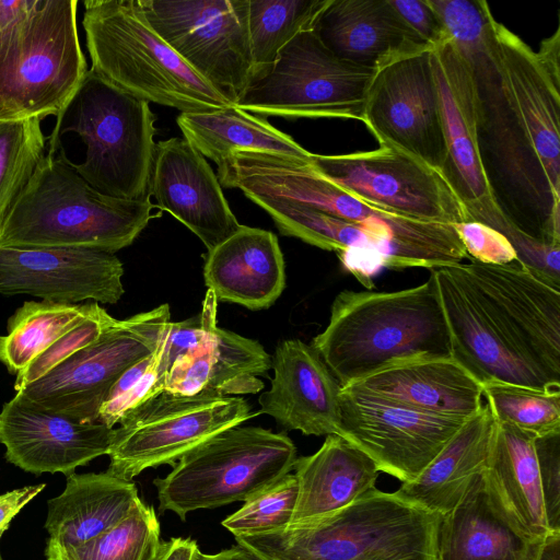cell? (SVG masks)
Wrapping results in <instances>:
<instances>
[{
  "label": "cell",
  "instance_id": "cell-1",
  "mask_svg": "<svg viewBox=\"0 0 560 560\" xmlns=\"http://www.w3.org/2000/svg\"><path fill=\"white\" fill-rule=\"evenodd\" d=\"M431 5L470 69L479 156L495 206L522 235L560 246V81L487 1Z\"/></svg>",
  "mask_w": 560,
  "mask_h": 560
},
{
  "label": "cell",
  "instance_id": "cell-2",
  "mask_svg": "<svg viewBox=\"0 0 560 560\" xmlns=\"http://www.w3.org/2000/svg\"><path fill=\"white\" fill-rule=\"evenodd\" d=\"M311 346L341 387L398 361L452 357L433 275L398 291L339 292L328 325Z\"/></svg>",
  "mask_w": 560,
  "mask_h": 560
},
{
  "label": "cell",
  "instance_id": "cell-3",
  "mask_svg": "<svg viewBox=\"0 0 560 560\" xmlns=\"http://www.w3.org/2000/svg\"><path fill=\"white\" fill-rule=\"evenodd\" d=\"M155 206L104 195L48 151L0 223V246L90 248L115 254L145 229Z\"/></svg>",
  "mask_w": 560,
  "mask_h": 560
},
{
  "label": "cell",
  "instance_id": "cell-4",
  "mask_svg": "<svg viewBox=\"0 0 560 560\" xmlns=\"http://www.w3.org/2000/svg\"><path fill=\"white\" fill-rule=\"evenodd\" d=\"M77 0H0V120L58 116L88 72Z\"/></svg>",
  "mask_w": 560,
  "mask_h": 560
},
{
  "label": "cell",
  "instance_id": "cell-5",
  "mask_svg": "<svg viewBox=\"0 0 560 560\" xmlns=\"http://www.w3.org/2000/svg\"><path fill=\"white\" fill-rule=\"evenodd\" d=\"M441 520L373 489L315 522L235 540L264 560H438Z\"/></svg>",
  "mask_w": 560,
  "mask_h": 560
},
{
  "label": "cell",
  "instance_id": "cell-6",
  "mask_svg": "<svg viewBox=\"0 0 560 560\" xmlns=\"http://www.w3.org/2000/svg\"><path fill=\"white\" fill-rule=\"evenodd\" d=\"M83 28L92 68L130 94L180 114L234 106L154 31L138 0H86Z\"/></svg>",
  "mask_w": 560,
  "mask_h": 560
},
{
  "label": "cell",
  "instance_id": "cell-7",
  "mask_svg": "<svg viewBox=\"0 0 560 560\" xmlns=\"http://www.w3.org/2000/svg\"><path fill=\"white\" fill-rule=\"evenodd\" d=\"M155 116L149 102L116 86L93 69L57 116L49 150L75 132L86 147L77 172L97 191L128 200L150 199Z\"/></svg>",
  "mask_w": 560,
  "mask_h": 560
},
{
  "label": "cell",
  "instance_id": "cell-8",
  "mask_svg": "<svg viewBox=\"0 0 560 560\" xmlns=\"http://www.w3.org/2000/svg\"><path fill=\"white\" fill-rule=\"evenodd\" d=\"M296 447L284 433L235 425L198 444L155 478L161 512L188 513L245 502L291 472Z\"/></svg>",
  "mask_w": 560,
  "mask_h": 560
},
{
  "label": "cell",
  "instance_id": "cell-9",
  "mask_svg": "<svg viewBox=\"0 0 560 560\" xmlns=\"http://www.w3.org/2000/svg\"><path fill=\"white\" fill-rule=\"evenodd\" d=\"M375 71L339 58L311 28L299 33L275 63L252 80L235 106L265 118L362 121Z\"/></svg>",
  "mask_w": 560,
  "mask_h": 560
},
{
  "label": "cell",
  "instance_id": "cell-10",
  "mask_svg": "<svg viewBox=\"0 0 560 560\" xmlns=\"http://www.w3.org/2000/svg\"><path fill=\"white\" fill-rule=\"evenodd\" d=\"M257 415L238 396L210 389L192 396L162 392L126 413L114 429L107 471L132 480L147 468L174 465L207 439Z\"/></svg>",
  "mask_w": 560,
  "mask_h": 560
},
{
  "label": "cell",
  "instance_id": "cell-11",
  "mask_svg": "<svg viewBox=\"0 0 560 560\" xmlns=\"http://www.w3.org/2000/svg\"><path fill=\"white\" fill-rule=\"evenodd\" d=\"M170 322L168 304L117 319L96 340L15 390L42 409L96 422L113 385L154 351Z\"/></svg>",
  "mask_w": 560,
  "mask_h": 560
},
{
  "label": "cell",
  "instance_id": "cell-12",
  "mask_svg": "<svg viewBox=\"0 0 560 560\" xmlns=\"http://www.w3.org/2000/svg\"><path fill=\"white\" fill-rule=\"evenodd\" d=\"M154 31L234 106L253 79L248 0H138Z\"/></svg>",
  "mask_w": 560,
  "mask_h": 560
},
{
  "label": "cell",
  "instance_id": "cell-13",
  "mask_svg": "<svg viewBox=\"0 0 560 560\" xmlns=\"http://www.w3.org/2000/svg\"><path fill=\"white\" fill-rule=\"evenodd\" d=\"M312 164L364 203L422 222L456 224L467 220L443 173L389 145L337 155H312Z\"/></svg>",
  "mask_w": 560,
  "mask_h": 560
},
{
  "label": "cell",
  "instance_id": "cell-14",
  "mask_svg": "<svg viewBox=\"0 0 560 560\" xmlns=\"http://www.w3.org/2000/svg\"><path fill=\"white\" fill-rule=\"evenodd\" d=\"M431 62L447 150L442 173L463 205L467 220L503 234L514 247L517 260L528 264L537 256L540 243L518 233L501 214L491 196L479 156L476 97L469 66L450 37L431 49Z\"/></svg>",
  "mask_w": 560,
  "mask_h": 560
},
{
  "label": "cell",
  "instance_id": "cell-15",
  "mask_svg": "<svg viewBox=\"0 0 560 560\" xmlns=\"http://www.w3.org/2000/svg\"><path fill=\"white\" fill-rule=\"evenodd\" d=\"M339 416V436L402 483L415 480L466 420L422 412L354 386L340 388Z\"/></svg>",
  "mask_w": 560,
  "mask_h": 560
},
{
  "label": "cell",
  "instance_id": "cell-16",
  "mask_svg": "<svg viewBox=\"0 0 560 560\" xmlns=\"http://www.w3.org/2000/svg\"><path fill=\"white\" fill-rule=\"evenodd\" d=\"M362 122L380 145L394 147L443 171L447 150L431 49L397 58L375 71Z\"/></svg>",
  "mask_w": 560,
  "mask_h": 560
},
{
  "label": "cell",
  "instance_id": "cell-17",
  "mask_svg": "<svg viewBox=\"0 0 560 560\" xmlns=\"http://www.w3.org/2000/svg\"><path fill=\"white\" fill-rule=\"evenodd\" d=\"M447 323L452 357L482 386L502 383L560 392L518 349L472 284L463 262L431 270Z\"/></svg>",
  "mask_w": 560,
  "mask_h": 560
},
{
  "label": "cell",
  "instance_id": "cell-18",
  "mask_svg": "<svg viewBox=\"0 0 560 560\" xmlns=\"http://www.w3.org/2000/svg\"><path fill=\"white\" fill-rule=\"evenodd\" d=\"M270 189L277 200L300 203L394 237L421 268L432 270L468 258L454 225L406 219L371 207L326 179L311 161L281 163Z\"/></svg>",
  "mask_w": 560,
  "mask_h": 560
},
{
  "label": "cell",
  "instance_id": "cell-19",
  "mask_svg": "<svg viewBox=\"0 0 560 560\" xmlns=\"http://www.w3.org/2000/svg\"><path fill=\"white\" fill-rule=\"evenodd\" d=\"M463 267L526 359L560 386V290L518 261Z\"/></svg>",
  "mask_w": 560,
  "mask_h": 560
},
{
  "label": "cell",
  "instance_id": "cell-20",
  "mask_svg": "<svg viewBox=\"0 0 560 560\" xmlns=\"http://www.w3.org/2000/svg\"><path fill=\"white\" fill-rule=\"evenodd\" d=\"M119 258L104 250L0 246V294L4 295L115 304L125 292Z\"/></svg>",
  "mask_w": 560,
  "mask_h": 560
},
{
  "label": "cell",
  "instance_id": "cell-21",
  "mask_svg": "<svg viewBox=\"0 0 560 560\" xmlns=\"http://www.w3.org/2000/svg\"><path fill=\"white\" fill-rule=\"evenodd\" d=\"M114 428L42 409L16 395L0 411V443L9 463L24 471L73 474L107 455Z\"/></svg>",
  "mask_w": 560,
  "mask_h": 560
},
{
  "label": "cell",
  "instance_id": "cell-22",
  "mask_svg": "<svg viewBox=\"0 0 560 560\" xmlns=\"http://www.w3.org/2000/svg\"><path fill=\"white\" fill-rule=\"evenodd\" d=\"M150 192L212 250L242 224L232 212L213 170L184 138L155 143Z\"/></svg>",
  "mask_w": 560,
  "mask_h": 560
},
{
  "label": "cell",
  "instance_id": "cell-23",
  "mask_svg": "<svg viewBox=\"0 0 560 560\" xmlns=\"http://www.w3.org/2000/svg\"><path fill=\"white\" fill-rule=\"evenodd\" d=\"M271 369V386L259 396V413L305 435H339L341 386L311 345L300 339L280 341Z\"/></svg>",
  "mask_w": 560,
  "mask_h": 560
},
{
  "label": "cell",
  "instance_id": "cell-24",
  "mask_svg": "<svg viewBox=\"0 0 560 560\" xmlns=\"http://www.w3.org/2000/svg\"><path fill=\"white\" fill-rule=\"evenodd\" d=\"M534 440L517 428L497 422L481 480L492 512L526 542L538 545L551 530Z\"/></svg>",
  "mask_w": 560,
  "mask_h": 560
},
{
  "label": "cell",
  "instance_id": "cell-25",
  "mask_svg": "<svg viewBox=\"0 0 560 560\" xmlns=\"http://www.w3.org/2000/svg\"><path fill=\"white\" fill-rule=\"evenodd\" d=\"M314 30L336 56L372 70L432 49L404 22L389 0H328Z\"/></svg>",
  "mask_w": 560,
  "mask_h": 560
},
{
  "label": "cell",
  "instance_id": "cell-26",
  "mask_svg": "<svg viewBox=\"0 0 560 560\" xmlns=\"http://www.w3.org/2000/svg\"><path fill=\"white\" fill-rule=\"evenodd\" d=\"M348 386L448 418L467 419L483 405L482 385L453 357L398 361Z\"/></svg>",
  "mask_w": 560,
  "mask_h": 560
},
{
  "label": "cell",
  "instance_id": "cell-27",
  "mask_svg": "<svg viewBox=\"0 0 560 560\" xmlns=\"http://www.w3.org/2000/svg\"><path fill=\"white\" fill-rule=\"evenodd\" d=\"M203 278L217 301L254 311L270 307L285 288L284 258L277 236L241 225L208 252Z\"/></svg>",
  "mask_w": 560,
  "mask_h": 560
},
{
  "label": "cell",
  "instance_id": "cell-28",
  "mask_svg": "<svg viewBox=\"0 0 560 560\" xmlns=\"http://www.w3.org/2000/svg\"><path fill=\"white\" fill-rule=\"evenodd\" d=\"M293 469L298 498L289 527L315 522L349 505L375 489L380 474L365 453L339 435H327L314 454L296 457Z\"/></svg>",
  "mask_w": 560,
  "mask_h": 560
},
{
  "label": "cell",
  "instance_id": "cell-29",
  "mask_svg": "<svg viewBox=\"0 0 560 560\" xmlns=\"http://www.w3.org/2000/svg\"><path fill=\"white\" fill-rule=\"evenodd\" d=\"M495 425L489 407L482 405L425 469L395 493L441 516L452 512L485 470Z\"/></svg>",
  "mask_w": 560,
  "mask_h": 560
},
{
  "label": "cell",
  "instance_id": "cell-30",
  "mask_svg": "<svg viewBox=\"0 0 560 560\" xmlns=\"http://www.w3.org/2000/svg\"><path fill=\"white\" fill-rule=\"evenodd\" d=\"M131 480L109 471L70 474L63 491L48 501L47 544L70 547L117 525L140 502Z\"/></svg>",
  "mask_w": 560,
  "mask_h": 560
},
{
  "label": "cell",
  "instance_id": "cell-31",
  "mask_svg": "<svg viewBox=\"0 0 560 560\" xmlns=\"http://www.w3.org/2000/svg\"><path fill=\"white\" fill-rule=\"evenodd\" d=\"M538 546L526 542L492 512L480 476L464 500L442 516L438 560H535Z\"/></svg>",
  "mask_w": 560,
  "mask_h": 560
},
{
  "label": "cell",
  "instance_id": "cell-32",
  "mask_svg": "<svg viewBox=\"0 0 560 560\" xmlns=\"http://www.w3.org/2000/svg\"><path fill=\"white\" fill-rule=\"evenodd\" d=\"M253 202L273 220L281 234L336 253L348 248L369 249L380 255L387 268L420 267L417 259L394 237L363 224L295 203L256 197Z\"/></svg>",
  "mask_w": 560,
  "mask_h": 560
},
{
  "label": "cell",
  "instance_id": "cell-33",
  "mask_svg": "<svg viewBox=\"0 0 560 560\" xmlns=\"http://www.w3.org/2000/svg\"><path fill=\"white\" fill-rule=\"evenodd\" d=\"M184 139L217 166L233 153L258 151L308 159L313 153L265 117L230 106L208 113L179 114Z\"/></svg>",
  "mask_w": 560,
  "mask_h": 560
},
{
  "label": "cell",
  "instance_id": "cell-34",
  "mask_svg": "<svg viewBox=\"0 0 560 560\" xmlns=\"http://www.w3.org/2000/svg\"><path fill=\"white\" fill-rule=\"evenodd\" d=\"M92 304L25 302L9 318L7 335L0 336V361L11 374L20 373L82 320Z\"/></svg>",
  "mask_w": 560,
  "mask_h": 560
},
{
  "label": "cell",
  "instance_id": "cell-35",
  "mask_svg": "<svg viewBox=\"0 0 560 560\" xmlns=\"http://www.w3.org/2000/svg\"><path fill=\"white\" fill-rule=\"evenodd\" d=\"M327 3L328 0H248L253 79L266 72L299 33L315 27Z\"/></svg>",
  "mask_w": 560,
  "mask_h": 560
},
{
  "label": "cell",
  "instance_id": "cell-36",
  "mask_svg": "<svg viewBox=\"0 0 560 560\" xmlns=\"http://www.w3.org/2000/svg\"><path fill=\"white\" fill-rule=\"evenodd\" d=\"M207 354V389L237 396L257 394L264 388L260 377L271 369L270 355L258 341L219 328L215 316L209 325Z\"/></svg>",
  "mask_w": 560,
  "mask_h": 560
},
{
  "label": "cell",
  "instance_id": "cell-37",
  "mask_svg": "<svg viewBox=\"0 0 560 560\" xmlns=\"http://www.w3.org/2000/svg\"><path fill=\"white\" fill-rule=\"evenodd\" d=\"M155 510L140 501L114 527L83 544L46 545L47 560H153L161 545Z\"/></svg>",
  "mask_w": 560,
  "mask_h": 560
},
{
  "label": "cell",
  "instance_id": "cell-38",
  "mask_svg": "<svg viewBox=\"0 0 560 560\" xmlns=\"http://www.w3.org/2000/svg\"><path fill=\"white\" fill-rule=\"evenodd\" d=\"M493 418L535 438L560 432V392L490 383L482 386Z\"/></svg>",
  "mask_w": 560,
  "mask_h": 560
},
{
  "label": "cell",
  "instance_id": "cell-39",
  "mask_svg": "<svg viewBox=\"0 0 560 560\" xmlns=\"http://www.w3.org/2000/svg\"><path fill=\"white\" fill-rule=\"evenodd\" d=\"M40 118L0 120V223L44 156Z\"/></svg>",
  "mask_w": 560,
  "mask_h": 560
},
{
  "label": "cell",
  "instance_id": "cell-40",
  "mask_svg": "<svg viewBox=\"0 0 560 560\" xmlns=\"http://www.w3.org/2000/svg\"><path fill=\"white\" fill-rule=\"evenodd\" d=\"M298 498L294 474L278 481L244 502L243 506L222 521L234 537H248L289 527Z\"/></svg>",
  "mask_w": 560,
  "mask_h": 560
},
{
  "label": "cell",
  "instance_id": "cell-41",
  "mask_svg": "<svg viewBox=\"0 0 560 560\" xmlns=\"http://www.w3.org/2000/svg\"><path fill=\"white\" fill-rule=\"evenodd\" d=\"M105 308L93 302L89 314L16 374L14 389L35 382L70 354L96 340L116 323Z\"/></svg>",
  "mask_w": 560,
  "mask_h": 560
},
{
  "label": "cell",
  "instance_id": "cell-42",
  "mask_svg": "<svg viewBox=\"0 0 560 560\" xmlns=\"http://www.w3.org/2000/svg\"><path fill=\"white\" fill-rule=\"evenodd\" d=\"M544 506L551 532H560V432L535 438Z\"/></svg>",
  "mask_w": 560,
  "mask_h": 560
},
{
  "label": "cell",
  "instance_id": "cell-43",
  "mask_svg": "<svg viewBox=\"0 0 560 560\" xmlns=\"http://www.w3.org/2000/svg\"><path fill=\"white\" fill-rule=\"evenodd\" d=\"M464 248L472 260L488 265L517 261V254L508 238L497 230L476 221L454 224Z\"/></svg>",
  "mask_w": 560,
  "mask_h": 560
},
{
  "label": "cell",
  "instance_id": "cell-44",
  "mask_svg": "<svg viewBox=\"0 0 560 560\" xmlns=\"http://www.w3.org/2000/svg\"><path fill=\"white\" fill-rule=\"evenodd\" d=\"M389 1L404 22L431 48L448 37L439 14L428 0Z\"/></svg>",
  "mask_w": 560,
  "mask_h": 560
},
{
  "label": "cell",
  "instance_id": "cell-45",
  "mask_svg": "<svg viewBox=\"0 0 560 560\" xmlns=\"http://www.w3.org/2000/svg\"><path fill=\"white\" fill-rule=\"evenodd\" d=\"M45 487V483H39L0 494V540L4 532L9 528L12 520L30 501L40 493Z\"/></svg>",
  "mask_w": 560,
  "mask_h": 560
},
{
  "label": "cell",
  "instance_id": "cell-46",
  "mask_svg": "<svg viewBox=\"0 0 560 560\" xmlns=\"http://www.w3.org/2000/svg\"><path fill=\"white\" fill-rule=\"evenodd\" d=\"M198 550L196 540L174 537L161 542L153 560H194Z\"/></svg>",
  "mask_w": 560,
  "mask_h": 560
},
{
  "label": "cell",
  "instance_id": "cell-47",
  "mask_svg": "<svg viewBox=\"0 0 560 560\" xmlns=\"http://www.w3.org/2000/svg\"><path fill=\"white\" fill-rule=\"evenodd\" d=\"M155 350V349H154ZM153 353V352H152ZM152 353L138 361L130 368H128L120 377L116 381V383L110 388L108 396L104 404L112 402L120 398L122 395H125L127 392H129L137 382L142 377V375L148 370L151 360H152ZM103 406V405H102Z\"/></svg>",
  "mask_w": 560,
  "mask_h": 560
},
{
  "label": "cell",
  "instance_id": "cell-48",
  "mask_svg": "<svg viewBox=\"0 0 560 560\" xmlns=\"http://www.w3.org/2000/svg\"><path fill=\"white\" fill-rule=\"evenodd\" d=\"M538 59L550 73V75L560 81V28L540 44L539 50L536 52Z\"/></svg>",
  "mask_w": 560,
  "mask_h": 560
},
{
  "label": "cell",
  "instance_id": "cell-49",
  "mask_svg": "<svg viewBox=\"0 0 560 560\" xmlns=\"http://www.w3.org/2000/svg\"><path fill=\"white\" fill-rule=\"evenodd\" d=\"M194 560H264L242 545H235L217 553H203L197 551Z\"/></svg>",
  "mask_w": 560,
  "mask_h": 560
},
{
  "label": "cell",
  "instance_id": "cell-50",
  "mask_svg": "<svg viewBox=\"0 0 560 560\" xmlns=\"http://www.w3.org/2000/svg\"><path fill=\"white\" fill-rule=\"evenodd\" d=\"M535 560H560V532H550L539 544Z\"/></svg>",
  "mask_w": 560,
  "mask_h": 560
},
{
  "label": "cell",
  "instance_id": "cell-51",
  "mask_svg": "<svg viewBox=\"0 0 560 560\" xmlns=\"http://www.w3.org/2000/svg\"><path fill=\"white\" fill-rule=\"evenodd\" d=\"M0 560H2V558L0 557Z\"/></svg>",
  "mask_w": 560,
  "mask_h": 560
}]
</instances>
